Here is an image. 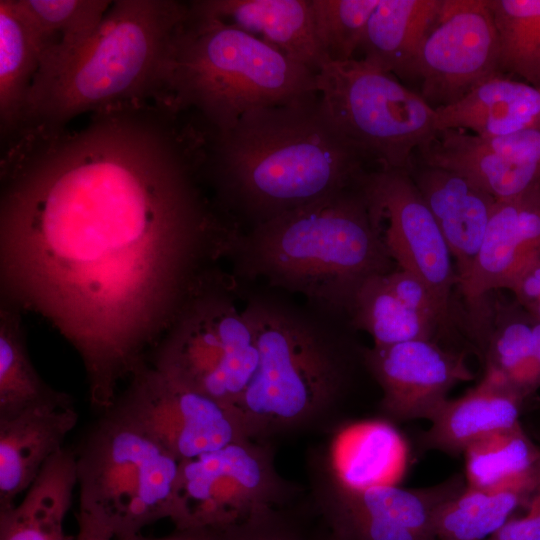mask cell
<instances>
[{"mask_svg":"<svg viewBox=\"0 0 540 540\" xmlns=\"http://www.w3.org/2000/svg\"><path fill=\"white\" fill-rule=\"evenodd\" d=\"M500 43V72L540 89V0H487Z\"/></svg>","mask_w":540,"mask_h":540,"instance_id":"obj_30","label":"cell"},{"mask_svg":"<svg viewBox=\"0 0 540 540\" xmlns=\"http://www.w3.org/2000/svg\"><path fill=\"white\" fill-rule=\"evenodd\" d=\"M382 241L397 268L422 279L456 326L465 324L454 301L458 276L452 254L409 172L378 168L361 181Z\"/></svg>","mask_w":540,"mask_h":540,"instance_id":"obj_11","label":"cell"},{"mask_svg":"<svg viewBox=\"0 0 540 540\" xmlns=\"http://www.w3.org/2000/svg\"><path fill=\"white\" fill-rule=\"evenodd\" d=\"M19 2L43 43L39 69L65 59L82 47L97 31L112 3L106 0Z\"/></svg>","mask_w":540,"mask_h":540,"instance_id":"obj_28","label":"cell"},{"mask_svg":"<svg viewBox=\"0 0 540 540\" xmlns=\"http://www.w3.org/2000/svg\"><path fill=\"white\" fill-rule=\"evenodd\" d=\"M523 398L509 388L485 380L464 396L447 400L419 436L422 450L464 453L475 441L519 423Z\"/></svg>","mask_w":540,"mask_h":540,"instance_id":"obj_24","label":"cell"},{"mask_svg":"<svg viewBox=\"0 0 540 540\" xmlns=\"http://www.w3.org/2000/svg\"><path fill=\"white\" fill-rule=\"evenodd\" d=\"M416 155V161L459 173L497 200L540 189V126L495 137L439 130Z\"/></svg>","mask_w":540,"mask_h":540,"instance_id":"obj_16","label":"cell"},{"mask_svg":"<svg viewBox=\"0 0 540 540\" xmlns=\"http://www.w3.org/2000/svg\"><path fill=\"white\" fill-rule=\"evenodd\" d=\"M44 47L19 0L0 1V116L2 126L26 116Z\"/></svg>","mask_w":540,"mask_h":540,"instance_id":"obj_27","label":"cell"},{"mask_svg":"<svg viewBox=\"0 0 540 540\" xmlns=\"http://www.w3.org/2000/svg\"><path fill=\"white\" fill-rule=\"evenodd\" d=\"M409 174L447 242L459 286L478 255L497 199L459 173L415 159Z\"/></svg>","mask_w":540,"mask_h":540,"instance_id":"obj_18","label":"cell"},{"mask_svg":"<svg viewBox=\"0 0 540 540\" xmlns=\"http://www.w3.org/2000/svg\"><path fill=\"white\" fill-rule=\"evenodd\" d=\"M384 277L390 291L405 307L435 322L446 336L454 328L441 304L422 279L399 268Z\"/></svg>","mask_w":540,"mask_h":540,"instance_id":"obj_34","label":"cell"},{"mask_svg":"<svg viewBox=\"0 0 540 540\" xmlns=\"http://www.w3.org/2000/svg\"><path fill=\"white\" fill-rule=\"evenodd\" d=\"M77 457L80 509L116 539L171 519L182 461L112 407Z\"/></svg>","mask_w":540,"mask_h":540,"instance_id":"obj_7","label":"cell"},{"mask_svg":"<svg viewBox=\"0 0 540 540\" xmlns=\"http://www.w3.org/2000/svg\"><path fill=\"white\" fill-rule=\"evenodd\" d=\"M259 361L254 331L229 294L192 289L154 368L173 383L238 408Z\"/></svg>","mask_w":540,"mask_h":540,"instance_id":"obj_9","label":"cell"},{"mask_svg":"<svg viewBox=\"0 0 540 540\" xmlns=\"http://www.w3.org/2000/svg\"><path fill=\"white\" fill-rule=\"evenodd\" d=\"M362 360L382 390V412L393 421H430L450 390L474 377L465 352L436 339L365 347Z\"/></svg>","mask_w":540,"mask_h":540,"instance_id":"obj_15","label":"cell"},{"mask_svg":"<svg viewBox=\"0 0 540 540\" xmlns=\"http://www.w3.org/2000/svg\"><path fill=\"white\" fill-rule=\"evenodd\" d=\"M76 463L67 448L49 459L21 502L0 510V540H74L64 520L78 483Z\"/></svg>","mask_w":540,"mask_h":540,"instance_id":"obj_25","label":"cell"},{"mask_svg":"<svg viewBox=\"0 0 540 540\" xmlns=\"http://www.w3.org/2000/svg\"><path fill=\"white\" fill-rule=\"evenodd\" d=\"M525 309V308H524ZM530 314H532L534 317L540 319V300H538L536 303H534L532 306H530L528 309H526Z\"/></svg>","mask_w":540,"mask_h":540,"instance_id":"obj_39","label":"cell"},{"mask_svg":"<svg viewBox=\"0 0 540 540\" xmlns=\"http://www.w3.org/2000/svg\"><path fill=\"white\" fill-rule=\"evenodd\" d=\"M78 533L74 540H115L113 536L91 517L79 511Z\"/></svg>","mask_w":540,"mask_h":540,"instance_id":"obj_38","label":"cell"},{"mask_svg":"<svg viewBox=\"0 0 540 540\" xmlns=\"http://www.w3.org/2000/svg\"><path fill=\"white\" fill-rule=\"evenodd\" d=\"M65 393L49 387L34 369L20 328L12 317H2L0 329V419L41 405L70 404Z\"/></svg>","mask_w":540,"mask_h":540,"instance_id":"obj_31","label":"cell"},{"mask_svg":"<svg viewBox=\"0 0 540 540\" xmlns=\"http://www.w3.org/2000/svg\"><path fill=\"white\" fill-rule=\"evenodd\" d=\"M294 493L270 442L244 439L182 461L170 520L176 529L222 530L282 507Z\"/></svg>","mask_w":540,"mask_h":540,"instance_id":"obj_10","label":"cell"},{"mask_svg":"<svg viewBox=\"0 0 540 540\" xmlns=\"http://www.w3.org/2000/svg\"><path fill=\"white\" fill-rule=\"evenodd\" d=\"M220 533V540H311L281 507L258 512Z\"/></svg>","mask_w":540,"mask_h":540,"instance_id":"obj_35","label":"cell"},{"mask_svg":"<svg viewBox=\"0 0 540 540\" xmlns=\"http://www.w3.org/2000/svg\"><path fill=\"white\" fill-rule=\"evenodd\" d=\"M467 486L495 490L514 482L540 456L519 423L492 432L465 451Z\"/></svg>","mask_w":540,"mask_h":540,"instance_id":"obj_32","label":"cell"},{"mask_svg":"<svg viewBox=\"0 0 540 540\" xmlns=\"http://www.w3.org/2000/svg\"><path fill=\"white\" fill-rule=\"evenodd\" d=\"M332 479L349 490L397 485L409 463V447L388 420L353 422L342 427L330 447Z\"/></svg>","mask_w":540,"mask_h":540,"instance_id":"obj_21","label":"cell"},{"mask_svg":"<svg viewBox=\"0 0 540 540\" xmlns=\"http://www.w3.org/2000/svg\"><path fill=\"white\" fill-rule=\"evenodd\" d=\"M237 272L306 297L313 309L347 317L365 281L394 270L359 186L237 233Z\"/></svg>","mask_w":540,"mask_h":540,"instance_id":"obj_3","label":"cell"},{"mask_svg":"<svg viewBox=\"0 0 540 540\" xmlns=\"http://www.w3.org/2000/svg\"><path fill=\"white\" fill-rule=\"evenodd\" d=\"M181 461L250 439L238 408L181 387L142 365L112 406Z\"/></svg>","mask_w":540,"mask_h":540,"instance_id":"obj_12","label":"cell"},{"mask_svg":"<svg viewBox=\"0 0 540 540\" xmlns=\"http://www.w3.org/2000/svg\"><path fill=\"white\" fill-rule=\"evenodd\" d=\"M441 7L442 0H380L359 47L362 59L403 80L418 79L421 52Z\"/></svg>","mask_w":540,"mask_h":540,"instance_id":"obj_22","label":"cell"},{"mask_svg":"<svg viewBox=\"0 0 540 540\" xmlns=\"http://www.w3.org/2000/svg\"><path fill=\"white\" fill-rule=\"evenodd\" d=\"M435 111L437 131L457 129L481 137L509 135L540 126V89L500 75Z\"/></svg>","mask_w":540,"mask_h":540,"instance_id":"obj_23","label":"cell"},{"mask_svg":"<svg viewBox=\"0 0 540 540\" xmlns=\"http://www.w3.org/2000/svg\"><path fill=\"white\" fill-rule=\"evenodd\" d=\"M200 11L230 23L317 74L328 63L317 39L311 0H201Z\"/></svg>","mask_w":540,"mask_h":540,"instance_id":"obj_20","label":"cell"},{"mask_svg":"<svg viewBox=\"0 0 540 540\" xmlns=\"http://www.w3.org/2000/svg\"><path fill=\"white\" fill-rule=\"evenodd\" d=\"M467 487L461 474L437 485L405 489L398 485L349 490L331 476L315 487L318 510L340 540H435L436 512Z\"/></svg>","mask_w":540,"mask_h":540,"instance_id":"obj_13","label":"cell"},{"mask_svg":"<svg viewBox=\"0 0 540 540\" xmlns=\"http://www.w3.org/2000/svg\"><path fill=\"white\" fill-rule=\"evenodd\" d=\"M4 268L81 354L97 405L165 317L218 235L177 142L139 117L101 116L39 153L1 209Z\"/></svg>","mask_w":540,"mask_h":540,"instance_id":"obj_1","label":"cell"},{"mask_svg":"<svg viewBox=\"0 0 540 540\" xmlns=\"http://www.w3.org/2000/svg\"><path fill=\"white\" fill-rule=\"evenodd\" d=\"M77 420L73 403L36 406L0 419V510L13 506L18 494L63 449Z\"/></svg>","mask_w":540,"mask_h":540,"instance_id":"obj_19","label":"cell"},{"mask_svg":"<svg viewBox=\"0 0 540 540\" xmlns=\"http://www.w3.org/2000/svg\"><path fill=\"white\" fill-rule=\"evenodd\" d=\"M540 487L532 471L495 490L466 489L435 514V540H482L493 535L521 504L528 503Z\"/></svg>","mask_w":540,"mask_h":540,"instance_id":"obj_26","label":"cell"},{"mask_svg":"<svg viewBox=\"0 0 540 540\" xmlns=\"http://www.w3.org/2000/svg\"><path fill=\"white\" fill-rule=\"evenodd\" d=\"M316 85L342 134L381 169L409 172L437 132L436 111L420 94L363 59L328 62Z\"/></svg>","mask_w":540,"mask_h":540,"instance_id":"obj_8","label":"cell"},{"mask_svg":"<svg viewBox=\"0 0 540 540\" xmlns=\"http://www.w3.org/2000/svg\"><path fill=\"white\" fill-rule=\"evenodd\" d=\"M525 516L509 519L489 540H540V487L527 503Z\"/></svg>","mask_w":540,"mask_h":540,"instance_id":"obj_36","label":"cell"},{"mask_svg":"<svg viewBox=\"0 0 540 540\" xmlns=\"http://www.w3.org/2000/svg\"><path fill=\"white\" fill-rule=\"evenodd\" d=\"M500 72V43L487 0H442L420 57V96L451 105Z\"/></svg>","mask_w":540,"mask_h":540,"instance_id":"obj_14","label":"cell"},{"mask_svg":"<svg viewBox=\"0 0 540 540\" xmlns=\"http://www.w3.org/2000/svg\"><path fill=\"white\" fill-rule=\"evenodd\" d=\"M540 265V189L497 200L478 255L458 291L467 318L479 313L488 295L513 290Z\"/></svg>","mask_w":540,"mask_h":540,"instance_id":"obj_17","label":"cell"},{"mask_svg":"<svg viewBox=\"0 0 540 540\" xmlns=\"http://www.w3.org/2000/svg\"><path fill=\"white\" fill-rule=\"evenodd\" d=\"M220 538V530L209 528H194L176 529V531L172 534L159 538H149L139 533L116 540H220Z\"/></svg>","mask_w":540,"mask_h":540,"instance_id":"obj_37","label":"cell"},{"mask_svg":"<svg viewBox=\"0 0 540 540\" xmlns=\"http://www.w3.org/2000/svg\"><path fill=\"white\" fill-rule=\"evenodd\" d=\"M384 276H373L359 288L346 317L349 325L366 331L375 346L438 340L441 331L437 324L405 307L390 291Z\"/></svg>","mask_w":540,"mask_h":540,"instance_id":"obj_29","label":"cell"},{"mask_svg":"<svg viewBox=\"0 0 540 540\" xmlns=\"http://www.w3.org/2000/svg\"><path fill=\"white\" fill-rule=\"evenodd\" d=\"M256 338L257 369L238 405L250 439L309 430L341 407L362 348L332 325L333 317L269 294L244 309Z\"/></svg>","mask_w":540,"mask_h":540,"instance_id":"obj_4","label":"cell"},{"mask_svg":"<svg viewBox=\"0 0 540 540\" xmlns=\"http://www.w3.org/2000/svg\"><path fill=\"white\" fill-rule=\"evenodd\" d=\"M324 540H340V539H338L337 537H335L334 535H332V534L330 533L329 536H328L326 539H324Z\"/></svg>","mask_w":540,"mask_h":540,"instance_id":"obj_40","label":"cell"},{"mask_svg":"<svg viewBox=\"0 0 540 540\" xmlns=\"http://www.w3.org/2000/svg\"><path fill=\"white\" fill-rule=\"evenodd\" d=\"M212 150L222 196L252 226L355 188L368 171L318 93L246 112Z\"/></svg>","mask_w":540,"mask_h":540,"instance_id":"obj_2","label":"cell"},{"mask_svg":"<svg viewBox=\"0 0 540 540\" xmlns=\"http://www.w3.org/2000/svg\"><path fill=\"white\" fill-rule=\"evenodd\" d=\"M318 42L328 62L353 59L380 0H311Z\"/></svg>","mask_w":540,"mask_h":540,"instance_id":"obj_33","label":"cell"},{"mask_svg":"<svg viewBox=\"0 0 540 540\" xmlns=\"http://www.w3.org/2000/svg\"><path fill=\"white\" fill-rule=\"evenodd\" d=\"M188 14L189 4L178 1L112 2L82 47L38 70L26 116L59 123L165 84L173 42Z\"/></svg>","mask_w":540,"mask_h":540,"instance_id":"obj_5","label":"cell"},{"mask_svg":"<svg viewBox=\"0 0 540 540\" xmlns=\"http://www.w3.org/2000/svg\"><path fill=\"white\" fill-rule=\"evenodd\" d=\"M165 84L177 106H193L215 128L248 111L318 93L316 74L259 38L197 9L179 29Z\"/></svg>","mask_w":540,"mask_h":540,"instance_id":"obj_6","label":"cell"}]
</instances>
